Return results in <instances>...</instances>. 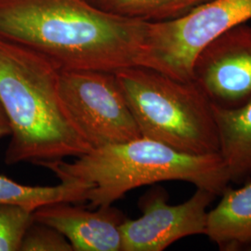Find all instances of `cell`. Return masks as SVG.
Segmentation results:
<instances>
[{"label":"cell","instance_id":"cell-3","mask_svg":"<svg viewBox=\"0 0 251 251\" xmlns=\"http://www.w3.org/2000/svg\"><path fill=\"white\" fill-rule=\"evenodd\" d=\"M60 179L91 183L90 207L110 206L133 189L165 180H183L216 196L231 182L219 153L191 154L146 137L92 149L73 162H46Z\"/></svg>","mask_w":251,"mask_h":251},{"label":"cell","instance_id":"cell-4","mask_svg":"<svg viewBox=\"0 0 251 251\" xmlns=\"http://www.w3.org/2000/svg\"><path fill=\"white\" fill-rule=\"evenodd\" d=\"M115 74L143 137L191 154L219 153L212 102L194 81L144 66Z\"/></svg>","mask_w":251,"mask_h":251},{"label":"cell","instance_id":"cell-12","mask_svg":"<svg viewBox=\"0 0 251 251\" xmlns=\"http://www.w3.org/2000/svg\"><path fill=\"white\" fill-rule=\"evenodd\" d=\"M91 187V183L74 179H62L56 186H28L0 175V204L18 205L32 211L57 202L78 204L87 202Z\"/></svg>","mask_w":251,"mask_h":251},{"label":"cell","instance_id":"cell-1","mask_svg":"<svg viewBox=\"0 0 251 251\" xmlns=\"http://www.w3.org/2000/svg\"><path fill=\"white\" fill-rule=\"evenodd\" d=\"M146 27L88 0H0V37L42 54L61 70L143 66Z\"/></svg>","mask_w":251,"mask_h":251},{"label":"cell","instance_id":"cell-8","mask_svg":"<svg viewBox=\"0 0 251 251\" xmlns=\"http://www.w3.org/2000/svg\"><path fill=\"white\" fill-rule=\"evenodd\" d=\"M194 81L214 104L232 107L251 96V26L241 24L198 54Z\"/></svg>","mask_w":251,"mask_h":251},{"label":"cell","instance_id":"cell-7","mask_svg":"<svg viewBox=\"0 0 251 251\" xmlns=\"http://www.w3.org/2000/svg\"><path fill=\"white\" fill-rule=\"evenodd\" d=\"M216 195L198 188L187 201L172 206L162 191L141 201L143 215L121 225L122 251H162L179 239L205 234L207 207Z\"/></svg>","mask_w":251,"mask_h":251},{"label":"cell","instance_id":"cell-14","mask_svg":"<svg viewBox=\"0 0 251 251\" xmlns=\"http://www.w3.org/2000/svg\"><path fill=\"white\" fill-rule=\"evenodd\" d=\"M33 211L24 206L0 204V251H20Z\"/></svg>","mask_w":251,"mask_h":251},{"label":"cell","instance_id":"cell-11","mask_svg":"<svg viewBox=\"0 0 251 251\" xmlns=\"http://www.w3.org/2000/svg\"><path fill=\"white\" fill-rule=\"evenodd\" d=\"M217 206L208 211L206 236L223 251H236L251 243V182L222 194Z\"/></svg>","mask_w":251,"mask_h":251},{"label":"cell","instance_id":"cell-5","mask_svg":"<svg viewBox=\"0 0 251 251\" xmlns=\"http://www.w3.org/2000/svg\"><path fill=\"white\" fill-rule=\"evenodd\" d=\"M251 19V0H210L178 18L147 23L143 66L177 80H192L206 46Z\"/></svg>","mask_w":251,"mask_h":251},{"label":"cell","instance_id":"cell-17","mask_svg":"<svg viewBox=\"0 0 251 251\" xmlns=\"http://www.w3.org/2000/svg\"><path fill=\"white\" fill-rule=\"evenodd\" d=\"M88 1H90V2L92 3V4H94V5H95V4H96V2H97L98 0H88Z\"/></svg>","mask_w":251,"mask_h":251},{"label":"cell","instance_id":"cell-15","mask_svg":"<svg viewBox=\"0 0 251 251\" xmlns=\"http://www.w3.org/2000/svg\"><path fill=\"white\" fill-rule=\"evenodd\" d=\"M20 251H74L71 243L56 229L34 221L23 239Z\"/></svg>","mask_w":251,"mask_h":251},{"label":"cell","instance_id":"cell-16","mask_svg":"<svg viewBox=\"0 0 251 251\" xmlns=\"http://www.w3.org/2000/svg\"><path fill=\"white\" fill-rule=\"evenodd\" d=\"M10 134H11V127H10L9 117L0 100V139L9 137Z\"/></svg>","mask_w":251,"mask_h":251},{"label":"cell","instance_id":"cell-10","mask_svg":"<svg viewBox=\"0 0 251 251\" xmlns=\"http://www.w3.org/2000/svg\"><path fill=\"white\" fill-rule=\"evenodd\" d=\"M219 154L230 181L240 182L251 174V96L236 106L212 103Z\"/></svg>","mask_w":251,"mask_h":251},{"label":"cell","instance_id":"cell-2","mask_svg":"<svg viewBox=\"0 0 251 251\" xmlns=\"http://www.w3.org/2000/svg\"><path fill=\"white\" fill-rule=\"evenodd\" d=\"M60 72L42 54L0 37V100L11 127L7 165L40 166L92 150L63 110Z\"/></svg>","mask_w":251,"mask_h":251},{"label":"cell","instance_id":"cell-6","mask_svg":"<svg viewBox=\"0 0 251 251\" xmlns=\"http://www.w3.org/2000/svg\"><path fill=\"white\" fill-rule=\"evenodd\" d=\"M63 110L92 149L142 137L115 73L61 70Z\"/></svg>","mask_w":251,"mask_h":251},{"label":"cell","instance_id":"cell-13","mask_svg":"<svg viewBox=\"0 0 251 251\" xmlns=\"http://www.w3.org/2000/svg\"><path fill=\"white\" fill-rule=\"evenodd\" d=\"M210 0H98L95 6L126 18L147 23L178 18Z\"/></svg>","mask_w":251,"mask_h":251},{"label":"cell","instance_id":"cell-9","mask_svg":"<svg viewBox=\"0 0 251 251\" xmlns=\"http://www.w3.org/2000/svg\"><path fill=\"white\" fill-rule=\"evenodd\" d=\"M33 218L63 233L74 251H122L121 225L126 218L112 205L90 210L57 202L37 207Z\"/></svg>","mask_w":251,"mask_h":251}]
</instances>
